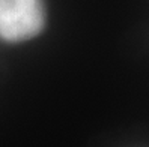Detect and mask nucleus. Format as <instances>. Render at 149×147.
<instances>
[{"label":"nucleus","instance_id":"f257e3e1","mask_svg":"<svg viewBox=\"0 0 149 147\" xmlns=\"http://www.w3.org/2000/svg\"><path fill=\"white\" fill-rule=\"evenodd\" d=\"M45 14L41 0H0V38L27 41L42 30Z\"/></svg>","mask_w":149,"mask_h":147}]
</instances>
